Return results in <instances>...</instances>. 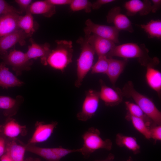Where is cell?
Masks as SVG:
<instances>
[{
    "label": "cell",
    "mask_w": 161,
    "mask_h": 161,
    "mask_svg": "<svg viewBox=\"0 0 161 161\" xmlns=\"http://www.w3.org/2000/svg\"><path fill=\"white\" fill-rule=\"evenodd\" d=\"M148 52V49L144 44L138 45L129 43L115 46L106 57L110 58L116 56L126 59L136 58L142 66L154 67L159 63V60L157 57H150Z\"/></svg>",
    "instance_id": "obj_1"
},
{
    "label": "cell",
    "mask_w": 161,
    "mask_h": 161,
    "mask_svg": "<svg viewBox=\"0 0 161 161\" xmlns=\"http://www.w3.org/2000/svg\"><path fill=\"white\" fill-rule=\"evenodd\" d=\"M121 90L123 96L131 98L152 121L157 125H160L161 112L152 100L135 90L131 81L125 83Z\"/></svg>",
    "instance_id": "obj_2"
},
{
    "label": "cell",
    "mask_w": 161,
    "mask_h": 161,
    "mask_svg": "<svg viewBox=\"0 0 161 161\" xmlns=\"http://www.w3.org/2000/svg\"><path fill=\"white\" fill-rule=\"evenodd\" d=\"M57 46L51 50L47 59V65L63 72L72 62L73 49L71 41L56 40Z\"/></svg>",
    "instance_id": "obj_3"
},
{
    "label": "cell",
    "mask_w": 161,
    "mask_h": 161,
    "mask_svg": "<svg viewBox=\"0 0 161 161\" xmlns=\"http://www.w3.org/2000/svg\"><path fill=\"white\" fill-rule=\"evenodd\" d=\"M80 46L81 52L77 60V79L75 86L79 87L87 74L93 66L95 53L93 47L88 43L85 38L80 37L77 41Z\"/></svg>",
    "instance_id": "obj_4"
},
{
    "label": "cell",
    "mask_w": 161,
    "mask_h": 161,
    "mask_svg": "<svg viewBox=\"0 0 161 161\" xmlns=\"http://www.w3.org/2000/svg\"><path fill=\"white\" fill-rule=\"evenodd\" d=\"M100 134V131L97 129L92 127L89 128L82 136L83 144L82 147L78 148V152L88 157L99 149L110 150L112 145L111 140L108 139L103 140Z\"/></svg>",
    "instance_id": "obj_5"
},
{
    "label": "cell",
    "mask_w": 161,
    "mask_h": 161,
    "mask_svg": "<svg viewBox=\"0 0 161 161\" xmlns=\"http://www.w3.org/2000/svg\"><path fill=\"white\" fill-rule=\"evenodd\" d=\"M3 62L12 67L16 76L21 75L22 71H29L33 64L32 60L29 59L26 53L13 49L1 57Z\"/></svg>",
    "instance_id": "obj_6"
},
{
    "label": "cell",
    "mask_w": 161,
    "mask_h": 161,
    "mask_svg": "<svg viewBox=\"0 0 161 161\" xmlns=\"http://www.w3.org/2000/svg\"><path fill=\"white\" fill-rule=\"evenodd\" d=\"M86 27L83 31L85 36L92 33L100 37L111 40L115 44L119 43V31L114 26L99 24L93 22L90 19L85 21Z\"/></svg>",
    "instance_id": "obj_7"
},
{
    "label": "cell",
    "mask_w": 161,
    "mask_h": 161,
    "mask_svg": "<svg viewBox=\"0 0 161 161\" xmlns=\"http://www.w3.org/2000/svg\"><path fill=\"white\" fill-rule=\"evenodd\" d=\"M100 99L99 92L92 89L86 92L81 109L77 114V119L86 121L91 118L98 109Z\"/></svg>",
    "instance_id": "obj_8"
},
{
    "label": "cell",
    "mask_w": 161,
    "mask_h": 161,
    "mask_svg": "<svg viewBox=\"0 0 161 161\" xmlns=\"http://www.w3.org/2000/svg\"><path fill=\"white\" fill-rule=\"evenodd\" d=\"M30 36L22 30L19 29L7 35L0 37V55L1 57L6 55L7 51L16 44L21 46L25 44L26 39Z\"/></svg>",
    "instance_id": "obj_9"
},
{
    "label": "cell",
    "mask_w": 161,
    "mask_h": 161,
    "mask_svg": "<svg viewBox=\"0 0 161 161\" xmlns=\"http://www.w3.org/2000/svg\"><path fill=\"white\" fill-rule=\"evenodd\" d=\"M120 7H116L111 9L106 16L108 23H112L119 31L124 30L132 32L134 30L131 22L125 15L121 13Z\"/></svg>",
    "instance_id": "obj_10"
},
{
    "label": "cell",
    "mask_w": 161,
    "mask_h": 161,
    "mask_svg": "<svg viewBox=\"0 0 161 161\" xmlns=\"http://www.w3.org/2000/svg\"><path fill=\"white\" fill-rule=\"evenodd\" d=\"M58 124L56 121L45 123L42 121H37L35 123V129L27 144H35L44 142L51 136Z\"/></svg>",
    "instance_id": "obj_11"
},
{
    "label": "cell",
    "mask_w": 161,
    "mask_h": 161,
    "mask_svg": "<svg viewBox=\"0 0 161 161\" xmlns=\"http://www.w3.org/2000/svg\"><path fill=\"white\" fill-rule=\"evenodd\" d=\"M85 38L93 47L98 57L106 56L116 46L113 41L95 34L85 36Z\"/></svg>",
    "instance_id": "obj_12"
},
{
    "label": "cell",
    "mask_w": 161,
    "mask_h": 161,
    "mask_svg": "<svg viewBox=\"0 0 161 161\" xmlns=\"http://www.w3.org/2000/svg\"><path fill=\"white\" fill-rule=\"evenodd\" d=\"M101 89L99 92L100 98L105 104L114 106L119 104L123 100L121 90L118 88L115 89L106 86L102 80H100Z\"/></svg>",
    "instance_id": "obj_13"
},
{
    "label": "cell",
    "mask_w": 161,
    "mask_h": 161,
    "mask_svg": "<svg viewBox=\"0 0 161 161\" xmlns=\"http://www.w3.org/2000/svg\"><path fill=\"white\" fill-rule=\"evenodd\" d=\"M0 134L9 139H16L19 135H26V127L20 124L15 119L9 117L3 125L0 126Z\"/></svg>",
    "instance_id": "obj_14"
},
{
    "label": "cell",
    "mask_w": 161,
    "mask_h": 161,
    "mask_svg": "<svg viewBox=\"0 0 161 161\" xmlns=\"http://www.w3.org/2000/svg\"><path fill=\"white\" fill-rule=\"evenodd\" d=\"M21 16L16 13H10L0 16V37L11 33L20 29L19 20Z\"/></svg>",
    "instance_id": "obj_15"
},
{
    "label": "cell",
    "mask_w": 161,
    "mask_h": 161,
    "mask_svg": "<svg viewBox=\"0 0 161 161\" xmlns=\"http://www.w3.org/2000/svg\"><path fill=\"white\" fill-rule=\"evenodd\" d=\"M30 40L31 45L28 46L26 53L28 58L30 60L36 59L40 58L42 64L47 65V59L51 50L49 44L47 43L39 44L34 42L32 38Z\"/></svg>",
    "instance_id": "obj_16"
},
{
    "label": "cell",
    "mask_w": 161,
    "mask_h": 161,
    "mask_svg": "<svg viewBox=\"0 0 161 161\" xmlns=\"http://www.w3.org/2000/svg\"><path fill=\"white\" fill-rule=\"evenodd\" d=\"M151 5L149 0H131L125 3L124 7L128 16H134L137 13L145 16L151 11Z\"/></svg>",
    "instance_id": "obj_17"
},
{
    "label": "cell",
    "mask_w": 161,
    "mask_h": 161,
    "mask_svg": "<svg viewBox=\"0 0 161 161\" xmlns=\"http://www.w3.org/2000/svg\"><path fill=\"white\" fill-rule=\"evenodd\" d=\"M3 62L0 63V86L3 89L22 86L24 82L10 72Z\"/></svg>",
    "instance_id": "obj_18"
},
{
    "label": "cell",
    "mask_w": 161,
    "mask_h": 161,
    "mask_svg": "<svg viewBox=\"0 0 161 161\" xmlns=\"http://www.w3.org/2000/svg\"><path fill=\"white\" fill-rule=\"evenodd\" d=\"M109 58V66L106 74L113 86H114L116 81L127 64L128 60L126 59L119 60L112 58Z\"/></svg>",
    "instance_id": "obj_19"
},
{
    "label": "cell",
    "mask_w": 161,
    "mask_h": 161,
    "mask_svg": "<svg viewBox=\"0 0 161 161\" xmlns=\"http://www.w3.org/2000/svg\"><path fill=\"white\" fill-rule=\"evenodd\" d=\"M10 140H7L5 153L13 161H23L26 151L25 145L18 143L16 139Z\"/></svg>",
    "instance_id": "obj_20"
},
{
    "label": "cell",
    "mask_w": 161,
    "mask_h": 161,
    "mask_svg": "<svg viewBox=\"0 0 161 161\" xmlns=\"http://www.w3.org/2000/svg\"><path fill=\"white\" fill-rule=\"evenodd\" d=\"M28 10L32 14H41L47 18L51 17L56 13L55 6L47 0L32 2Z\"/></svg>",
    "instance_id": "obj_21"
},
{
    "label": "cell",
    "mask_w": 161,
    "mask_h": 161,
    "mask_svg": "<svg viewBox=\"0 0 161 161\" xmlns=\"http://www.w3.org/2000/svg\"><path fill=\"white\" fill-rule=\"evenodd\" d=\"M145 78L148 84L155 91L160 97L161 92V73L154 68L148 66L145 74Z\"/></svg>",
    "instance_id": "obj_22"
},
{
    "label": "cell",
    "mask_w": 161,
    "mask_h": 161,
    "mask_svg": "<svg viewBox=\"0 0 161 161\" xmlns=\"http://www.w3.org/2000/svg\"><path fill=\"white\" fill-rule=\"evenodd\" d=\"M23 97L20 96L16 97V99L10 97L0 96V108L4 109V114L9 116L14 114L13 111L16 113L19 103L22 100Z\"/></svg>",
    "instance_id": "obj_23"
},
{
    "label": "cell",
    "mask_w": 161,
    "mask_h": 161,
    "mask_svg": "<svg viewBox=\"0 0 161 161\" xmlns=\"http://www.w3.org/2000/svg\"><path fill=\"white\" fill-rule=\"evenodd\" d=\"M25 147L26 151L36 154L47 161H60L52 148L40 147L28 144L25 145Z\"/></svg>",
    "instance_id": "obj_24"
},
{
    "label": "cell",
    "mask_w": 161,
    "mask_h": 161,
    "mask_svg": "<svg viewBox=\"0 0 161 161\" xmlns=\"http://www.w3.org/2000/svg\"><path fill=\"white\" fill-rule=\"evenodd\" d=\"M116 140L117 145L127 148L134 154H137L140 152V146L134 137L118 134L116 136Z\"/></svg>",
    "instance_id": "obj_25"
},
{
    "label": "cell",
    "mask_w": 161,
    "mask_h": 161,
    "mask_svg": "<svg viewBox=\"0 0 161 161\" xmlns=\"http://www.w3.org/2000/svg\"><path fill=\"white\" fill-rule=\"evenodd\" d=\"M20 29L30 37L35 32V23L32 14L28 10L24 16H21L18 22Z\"/></svg>",
    "instance_id": "obj_26"
},
{
    "label": "cell",
    "mask_w": 161,
    "mask_h": 161,
    "mask_svg": "<svg viewBox=\"0 0 161 161\" xmlns=\"http://www.w3.org/2000/svg\"><path fill=\"white\" fill-rule=\"evenodd\" d=\"M140 27L149 38H161V21L152 20L146 24L140 25Z\"/></svg>",
    "instance_id": "obj_27"
},
{
    "label": "cell",
    "mask_w": 161,
    "mask_h": 161,
    "mask_svg": "<svg viewBox=\"0 0 161 161\" xmlns=\"http://www.w3.org/2000/svg\"><path fill=\"white\" fill-rule=\"evenodd\" d=\"M126 117L130 120L135 129L147 139L151 138L150 129L142 119L128 114Z\"/></svg>",
    "instance_id": "obj_28"
},
{
    "label": "cell",
    "mask_w": 161,
    "mask_h": 161,
    "mask_svg": "<svg viewBox=\"0 0 161 161\" xmlns=\"http://www.w3.org/2000/svg\"><path fill=\"white\" fill-rule=\"evenodd\" d=\"M125 104L128 111V114L133 116L141 118L149 126L150 121H152L143 112L136 104L126 101Z\"/></svg>",
    "instance_id": "obj_29"
},
{
    "label": "cell",
    "mask_w": 161,
    "mask_h": 161,
    "mask_svg": "<svg viewBox=\"0 0 161 161\" xmlns=\"http://www.w3.org/2000/svg\"><path fill=\"white\" fill-rule=\"evenodd\" d=\"M109 64V58L106 56L98 57L97 61L94 65H93L91 69L92 74H106Z\"/></svg>",
    "instance_id": "obj_30"
},
{
    "label": "cell",
    "mask_w": 161,
    "mask_h": 161,
    "mask_svg": "<svg viewBox=\"0 0 161 161\" xmlns=\"http://www.w3.org/2000/svg\"><path fill=\"white\" fill-rule=\"evenodd\" d=\"M92 3L87 0H72L70 4L71 10L75 12L84 10L86 13L91 12Z\"/></svg>",
    "instance_id": "obj_31"
},
{
    "label": "cell",
    "mask_w": 161,
    "mask_h": 161,
    "mask_svg": "<svg viewBox=\"0 0 161 161\" xmlns=\"http://www.w3.org/2000/svg\"><path fill=\"white\" fill-rule=\"evenodd\" d=\"M10 13H16L20 14H21V12L9 4L5 1L0 0V16Z\"/></svg>",
    "instance_id": "obj_32"
},
{
    "label": "cell",
    "mask_w": 161,
    "mask_h": 161,
    "mask_svg": "<svg viewBox=\"0 0 161 161\" xmlns=\"http://www.w3.org/2000/svg\"><path fill=\"white\" fill-rule=\"evenodd\" d=\"M52 149L53 151L60 160L68 154L72 153L78 152V149H69L65 148L62 147L53 148H52Z\"/></svg>",
    "instance_id": "obj_33"
},
{
    "label": "cell",
    "mask_w": 161,
    "mask_h": 161,
    "mask_svg": "<svg viewBox=\"0 0 161 161\" xmlns=\"http://www.w3.org/2000/svg\"><path fill=\"white\" fill-rule=\"evenodd\" d=\"M151 138L155 140H161V126L160 125L155 126L150 129Z\"/></svg>",
    "instance_id": "obj_34"
},
{
    "label": "cell",
    "mask_w": 161,
    "mask_h": 161,
    "mask_svg": "<svg viewBox=\"0 0 161 161\" xmlns=\"http://www.w3.org/2000/svg\"><path fill=\"white\" fill-rule=\"evenodd\" d=\"M15 1L23 11L26 12L32 3V1L31 0H16Z\"/></svg>",
    "instance_id": "obj_35"
},
{
    "label": "cell",
    "mask_w": 161,
    "mask_h": 161,
    "mask_svg": "<svg viewBox=\"0 0 161 161\" xmlns=\"http://www.w3.org/2000/svg\"><path fill=\"white\" fill-rule=\"evenodd\" d=\"M7 141L6 138L0 134V157L5 153Z\"/></svg>",
    "instance_id": "obj_36"
},
{
    "label": "cell",
    "mask_w": 161,
    "mask_h": 161,
    "mask_svg": "<svg viewBox=\"0 0 161 161\" xmlns=\"http://www.w3.org/2000/svg\"><path fill=\"white\" fill-rule=\"evenodd\" d=\"M115 1L114 0H97L92 3V8L93 10H97L104 5Z\"/></svg>",
    "instance_id": "obj_37"
},
{
    "label": "cell",
    "mask_w": 161,
    "mask_h": 161,
    "mask_svg": "<svg viewBox=\"0 0 161 161\" xmlns=\"http://www.w3.org/2000/svg\"><path fill=\"white\" fill-rule=\"evenodd\" d=\"M51 4L55 5H64L69 4L71 3L72 0H47Z\"/></svg>",
    "instance_id": "obj_38"
},
{
    "label": "cell",
    "mask_w": 161,
    "mask_h": 161,
    "mask_svg": "<svg viewBox=\"0 0 161 161\" xmlns=\"http://www.w3.org/2000/svg\"><path fill=\"white\" fill-rule=\"evenodd\" d=\"M151 2V11L153 13H155L160 9L161 5V0H152Z\"/></svg>",
    "instance_id": "obj_39"
},
{
    "label": "cell",
    "mask_w": 161,
    "mask_h": 161,
    "mask_svg": "<svg viewBox=\"0 0 161 161\" xmlns=\"http://www.w3.org/2000/svg\"><path fill=\"white\" fill-rule=\"evenodd\" d=\"M0 161H13L5 153L0 157Z\"/></svg>",
    "instance_id": "obj_40"
},
{
    "label": "cell",
    "mask_w": 161,
    "mask_h": 161,
    "mask_svg": "<svg viewBox=\"0 0 161 161\" xmlns=\"http://www.w3.org/2000/svg\"><path fill=\"white\" fill-rule=\"evenodd\" d=\"M23 161H41L39 158H34L32 157H28L25 160H24Z\"/></svg>",
    "instance_id": "obj_41"
},
{
    "label": "cell",
    "mask_w": 161,
    "mask_h": 161,
    "mask_svg": "<svg viewBox=\"0 0 161 161\" xmlns=\"http://www.w3.org/2000/svg\"><path fill=\"white\" fill-rule=\"evenodd\" d=\"M112 158L113 157L112 156H109L107 159L104 160H98L97 161H111V160L112 159Z\"/></svg>",
    "instance_id": "obj_42"
},
{
    "label": "cell",
    "mask_w": 161,
    "mask_h": 161,
    "mask_svg": "<svg viewBox=\"0 0 161 161\" xmlns=\"http://www.w3.org/2000/svg\"><path fill=\"white\" fill-rule=\"evenodd\" d=\"M126 161H133L131 157H130Z\"/></svg>",
    "instance_id": "obj_43"
}]
</instances>
